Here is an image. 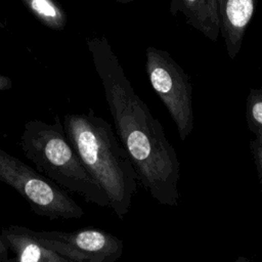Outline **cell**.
<instances>
[{"label": "cell", "mask_w": 262, "mask_h": 262, "mask_svg": "<svg viewBox=\"0 0 262 262\" xmlns=\"http://www.w3.org/2000/svg\"><path fill=\"white\" fill-rule=\"evenodd\" d=\"M87 46L117 134L140 183L161 205L177 206L180 163L161 122L133 89L106 38H90Z\"/></svg>", "instance_id": "1"}, {"label": "cell", "mask_w": 262, "mask_h": 262, "mask_svg": "<svg viewBox=\"0 0 262 262\" xmlns=\"http://www.w3.org/2000/svg\"><path fill=\"white\" fill-rule=\"evenodd\" d=\"M62 123L66 135L83 165L106 193L108 207L118 217L124 218L129 212L139 178L112 126L92 110L67 114Z\"/></svg>", "instance_id": "2"}, {"label": "cell", "mask_w": 262, "mask_h": 262, "mask_svg": "<svg viewBox=\"0 0 262 262\" xmlns=\"http://www.w3.org/2000/svg\"><path fill=\"white\" fill-rule=\"evenodd\" d=\"M18 145L36 169L59 187L88 203L108 207L106 193L83 165L57 116L52 123L41 120L25 123Z\"/></svg>", "instance_id": "3"}, {"label": "cell", "mask_w": 262, "mask_h": 262, "mask_svg": "<svg viewBox=\"0 0 262 262\" xmlns=\"http://www.w3.org/2000/svg\"><path fill=\"white\" fill-rule=\"evenodd\" d=\"M0 181L12 187L38 216L78 219L84 210L67 190L0 147Z\"/></svg>", "instance_id": "4"}, {"label": "cell", "mask_w": 262, "mask_h": 262, "mask_svg": "<svg viewBox=\"0 0 262 262\" xmlns=\"http://www.w3.org/2000/svg\"><path fill=\"white\" fill-rule=\"evenodd\" d=\"M145 57L149 83L173 119L180 139L185 140L194 126L189 77L166 50L148 46Z\"/></svg>", "instance_id": "5"}, {"label": "cell", "mask_w": 262, "mask_h": 262, "mask_svg": "<svg viewBox=\"0 0 262 262\" xmlns=\"http://www.w3.org/2000/svg\"><path fill=\"white\" fill-rule=\"evenodd\" d=\"M24 229L69 262H116L123 253L122 239L97 228H82L71 232L34 230L28 227Z\"/></svg>", "instance_id": "6"}, {"label": "cell", "mask_w": 262, "mask_h": 262, "mask_svg": "<svg viewBox=\"0 0 262 262\" xmlns=\"http://www.w3.org/2000/svg\"><path fill=\"white\" fill-rule=\"evenodd\" d=\"M256 0H217L220 34L228 56L233 59L239 52L245 32L255 11Z\"/></svg>", "instance_id": "7"}, {"label": "cell", "mask_w": 262, "mask_h": 262, "mask_svg": "<svg viewBox=\"0 0 262 262\" xmlns=\"http://www.w3.org/2000/svg\"><path fill=\"white\" fill-rule=\"evenodd\" d=\"M170 12L181 13L186 24L211 41H217L220 34L217 0H171Z\"/></svg>", "instance_id": "8"}, {"label": "cell", "mask_w": 262, "mask_h": 262, "mask_svg": "<svg viewBox=\"0 0 262 262\" xmlns=\"http://www.w3.org/2000/svg\"><path fill=\"white\" fill-rule=\"evenodd\" d=\"M1 236L8 248L15 254L13 259L20 262H69L58 253L46 248L36 237L25 231L23 226L9 225L1 229Z\"/></svg>", "instance_id": "9"}, {"label": "cell", "mask_w": 262, "mask_h": 262, "mask_svg": "<svg viewBox=\"0 0 262 262\" xmlns=\"http://www.w3.org/2000/svg\"><path fill=\"white\" fill-rule=\"evenodd\" d=\"M30 12L45 27L62 31L68 21L66 11L55 0H21Z\"/></svg>", "instance_id": "10"}, {"label": "cell", "mask_w": 262, "mask_h": 262, "mask_svg": "<svg viewBox=\"0 0 262 262\" xmlns=\"http://www.w3.org/2000/svg\"><path fill=\"white\" fill-rule=\"evenodd\" d=\"M246 119L252 133L262 134V87L250 90L247 97Z\"/></svg>", "instance_id": "11"}, {"label": "cell", "mask_w": 262, "mask_h": 262, "mask_svg": "<svg viewBox=\"0 0 262 262\" xmlns=\"http://www.w3.org/2000/svg\"><path fill=\"white\" fill-rule=\"evenodd\" d=\"M255 136V139L250 142V149L253 155L258 177L262 184V134Z\"/></svg>", "instance_id": "12"}, {"label": "cell", "mask_w": 262, "mask_h": 262, "mask_svg": "<svg viewBox=\"0 0 262 262\" xmlns=\"http://www.w3.org/2000/svg\"><path fill=\"white\" fill-rule=\"evenodd\" d=\"M8 248L4 244L2 236H1V229H0V262H7L8 258Z\"/></svg>", "instance_id": "13"}, {"label": "cell", "mask_w": 262, "mask_h": 262, "mask_svg": "<svg viewBox=\"0 0 262 262\" xmlns=\"http://www.w3.org/2000/svg\"><path fill=\"white\" fill-rule=\"evenodd\" d=\"M12 87V81L9 77L0 74V91L9 90Z\"/></svg>", "instance_id": "14"}, {"label": "cell", "mask_w": 262, "mask_h": 262, "mask_svg": "<svg viewBox=\"0 0 262 262\" xmlns=\"http://www.w3.org/2000/svg\"><path fill=\"white\" fill-rule=\"evenodd\" d=\"M112 1H116V2H119V3L126 4V3H130V2H133V1H136V0H112Z\"/></svg>", "instance_id": "15"}, {"label": "cell", "mask_w": 262, "mask_h": 262, "mask_svg": "<svg viewBox=\"0 0 262 262\" xmlns=\"http://www.w3.org/2000/svg\"><path fill=\"white\" fill-rule=\"evenodd\" d=\"M261 71H262V64H261Z\"/></svg>", "instance_id": "16"}]
</instances>
